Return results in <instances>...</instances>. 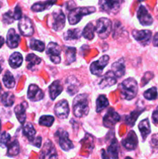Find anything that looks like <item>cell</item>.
Masks as SVG:
<instances>
[{"label": "cell", "instance_id": "cell-1", "mask_svg": "<svg viewBox=\"0 0 158 159\" xmlns=\"http://www.w3.org/2000/svg\"><path fill=\"white\" fill-rule=\"evenodd\" d=\"M73 113L77 118L87 116L89 112L88 98L87 94L77 95L73 100Z\"/></svg>", "mask_w": 158, "mask_h": 159}, {"label": "cell", "instance_id": "cell-2", "mask_svg": "<svg viewBox=\"0 0 158 159\" xmlns=\"http://www.w3.org/2000/svg\"><path fill=\"white\" fill-rule=\"evenodd\" d=\"M120 93L122 98L126 100H131L134 99L138 93L137 82L133 78H129L121 83Z\"/></svg>", "mask_w": 158, "mask_h": 159}, {"label": "cell", "instance_id": "cell-3", "mask_svg": "<svg viewBox=\"0 0 158 159\" xmlns=\"http://www.w3.org/2000/svg\"><path fill=\"white\" fill-rule=\"evenodd\" d=\"M96 11L94 6H88V7H78L76 9H71L68 14V22L71 25L77 24L79 23L81 18L85 16L89 15Z\"/></svg>", "mask_w": 158, "mask_h": 159}, {"label": "cell", "instance_id": "cell-4", "mask_svg": "<svg viewBox=\"0 0 158 159\" xmlns=\"http://www.w3.org/2000/svg\"><path fill=\"white\" fill-rule=\"evenodd\" d=\"M95 31L101 39L107 38L112 31L111 20L105 17L99 19L95 26Z\"/></svg>", "mask_w": 158, "mask_h": 159}, {"label": "cell", "instance_id": "cell-5", "mask_svg": "<svg viewBox=\"0 0 158 159\" xmlns=\"http://www.w3.org/2000/svg\"><path fill=\"white\" fill-rule=\"evenodd\" d=\"M122 0H99V8L102 12L116 14L120 8Z\"/></svg>", "mask_w": 158, "mask_h": 159}, {"label": "cell", "instance_id": "cell-6", "mask_svg": "<svg viewBox=\"0 0 158 159\" xmlns=\"http://www.w3.org/2000/svg\"><path fill=\"white\" fill-rule=\"evenodd\" d=\"M56 138H57L58 144L61 149L64 152H69L72 148H74V144L71 142V141L69 138L68 132L62 129H59L55 134Z\"/></svg>", "mask_w": 158, "mask_h": 159}, {"label": "cell", "instance_id": "cell-7", "mask_svg": "<svg viewBox=\"0 0 158 159\" xmlns=\"http://www.w3.org/2000/svg\"><path fill=\"white\" fill-rule=\"evenodd\" d=\"M60 46L54 42H50L48 43L46 49V53L49 57L50 60L54 64L60 63L61 57H60Z\"/></svg>", "mask_w": 158, "mask_h": 159}, {"label": "cell", "instance_id": "cell-8", "mask_svg": "<svg viewBox=\"0 0 158 159\" xmlns=\"http://www.w3.org/2000/svg\"><path fill=\"white\" fill-rule=\"evenodd\" d=\"M108 61H109V57L108 55H104L96 61L92 62L90 65V71L91 74L97 76L102 75L104 68L108 65Z\"/></svg>", "mask_w": 158, "mask_h": 159}, {"label": "cell", "instance_id": "cell-9", "mask_svg": "<svg viewBox=\"0 0 158 159\" xmlns=\"http://www.w3.org/2000/svg\"><path fill=\"white\" fill-rule=\"evenodd\" d=\"M18 26L22 35L25 37H30L33 34V26L32 21L29 17L23 16L22 18L19 20Z\"/></svg>", "mask_w": 158, "mask_h": 159}, {"label": "cell", "instance_id": "cell-10", "mask_svg": "<svg viewBox=\"0 0 158 159\" xmlns=\"http://www.w3.org/2000/svg\"><path fill=\"white\" fill-rule=\"evenodd\" d=\"M133 37L136 41L139 42L143 46H147L150 44V40L152 38V32L147 30H134L132 32Z\"/></svg>", "mask_w": 158, "mask_h": 159}, {"label": "cell", "instance_id": "cell-11", "mask_svg": "<svg viewBox=\"0 0 158 159\" xmlns=\"http://www.w3.org/2000/svg\"><path fill=\"white\" fill-rule=\"evenodd\" d=\"M120 120V116L114 109L111 108L108 110L103 118V125L107 128H112Z\"/></svg>", "mask_w": 158, "mask_h": 159}, {"label": "cell", "instance_id": "cell-12", "mask_svg": "<svg viewBox=\"0 0 158 159\" xmlns=\"http://www.w3.org/2000/svg\"><path fill=\"white\" fill-rule=\"evenodd\" d=\"M53 24L52 28L54 31H60L64 27L66 17L61 10H55L52 13Z\"/></svg>", "mask_w": 158, "mask_h": 159}, {"label": "cell", "instance_id": "cell-13", "mask_svg": "<svg viewBox=\"0 0 158 159\" xmlns=\"http://www.w3.org/2000/svg\"><path fill=\"white\" fill-rule=\"evenodd\" d=\"M54 113L60 119H66L69 115V106L65 99L59 101L54 107Z\"/></svg>", "mask_w": 158, "mask_h": 159}, {"label": "cell", "instance_id": "cell-14", "mask_svg": "<svg viewBox=\"0 0 158 159\" xmlns=\"http://www.w3.org/2000/svg\"><path fill=\"white\" fill-rule=\"evenodd\" d=\"M137 18L143 26H150L153 23V17L149 13L145 6H139L137 11Z\"/></svg>", "mask_w": 158, "mask_h": 159}, {"label": "cell", "instance_id": "cell-15", "mask_svg": "<svg viewBox=\"0 0 158 159\" xmlns=\"http://www.w3.org/2000/svg\"><path fill=\"white\" fill-rule=\"evenodd\" d=\"M57 154L56 148L50 141L48 140L43 146L41 152H40V158H57Z\"/></svg>", "mask_w": 158, "mask_h": 159}, {"label": "cell", "instance_id": "cell-16", "mask_svg": "<svg viewBox=\"0 0 158 159\" xmlns=\"http://www.w3.org/2000/svg\"><path fill=\"white\" fill-rule=\"evenodd\" d=\"M138 138L136 133L133 130L129 132L125 139L122 141V145L128 151H133L137 147Z\"/></svg>", "mask_w": 158, "mask_h": 159}, {"label": "cell", "instance_id": "cell-17", "mask_svg": "<svg viewBox=\"0 0 158 159\" xmlns=\"http://www.w3.org/2000/svg\"><path fill=\"white\" fill-rule=\"evenodd\" d=\"M44 97L43 92L37 85L32 84L29 86L27 92V98L32 102H37Z\"/></svg>", "mask_w": 158, "mask_h": 159}, {"label": "cell", "instance_id": "cell-18", "mask_svg": "<svg viewBox=\"0 0 158 159\" xmlns=\"http://www.w3.org/2000/svg\"><path fill=\"white\" fill-rule=\"evenodd\" d=\"M104 153L102 154V157L103 158H119V146L116 139H113L110 143L109 146L107 148L106 152L102 150Z\"/></svg>", "mask_w": 158, "mask_h": 159}, {"label": "cell", "instance_id": "cell-19", "mask_svg": "<svg viewBox=\"0 0 158 159\" xmlns=\"http://www.w3.org/2000/svg\"><path fill=\"white\" fill-rule=\"evenodd\" d=\"M116 82H117L116 76L115 75L114 73H113L112 71H108L105 73L103 79H102V80H101V82H99V87H100L101 89H106L108 88V87L116 85Z\"/></svg>", "mask_w": 158, "mask_h": 159}, {"label": "cell", "instance_id": "cell-20", "mask_svg": "<svg viewBox=\"0 0 158 159\" xmlns=\"http://www.w3.org/2000/svg\"><path fill=\"white\" fill-rule=\"evenodd\" d=\"M20 41V37L18 34H16L13 28H11L7 33L6 37V43L9 48H15L19 46Z\"/></svg>", "mask_w": 158, "mask_h": 159}, {"label": "cell", "instance_id": "cell-21", "mask_svg": "<svg viewBox=\"0 0 158 159\" xmlns=\"http://www.w3.org/2000/svg\"><path fill=\"white\" fill-rule=\"evenodd\" d=\"M79 89V82L74 76H69L66 79V89L70 96H74Z\"/></svg>", "mask_w": 158, "mask_h": 159}, {"label": "cell", "instance_id": "cell-22", "mask_svg": "<svg viewBox=\"0 0 158 159\" xmlns=\"http://www.w3.org/2000/svg\"><path fill=\"white\" fill-rule=\"evenodd\" d=\"M112 71L114 73L116 78H121L125 75V66L124 58H120L112 65Z\"/></svg>", "mask_w": 158, "mask_h": 159}, {"label": "cell", "instance_id": "cell-23", "mask_svg": "<svg viewBox=\"0 0 158 159\" xmlns=\"http://www.w3.org/2000/svg\"><path fill=\"white\" fill-rule=\"evenodd\" d=\"M63 91V85L60 80H56L49 86L50 97L52 100H54Z\"/></svg>", "mask_w": 158, "mask_h": 159}, {"label": "cell", "instance_id": "cell-24", "mask_svg": "<svg viewBox=\"0 0 158 159\" xmlns=\"http://www.w3.org/2000/svg\"><path fill=\"white\" fill-rule=\"evenodd\" d=\"M27 108V103L26 102H22L20 105H17L14 109V112L16 116L17 120L20 124H24L26 120V110Z\"/></svg>", "mask_w": 158, "mask_h": 159}, {"label": "cell", "instance_id": "cell-25", "mask_svg": "<svg viewBox=\"0 0 158 159\" xmlns=\"http://www.w3.org/2000/svg\"><path fill=\"white\" fill-rule=\"evenodd\" d=\"M57 0H46L45 2H39L35 3L31 7V9L33 12H41V11L47 10L54 6Z\"/></svg>", "mask_w": 158, "mask_h": 159}, {"label": "cell", "instance_id": "cell-26", "mask_svg": "<svg viewBox=\"0 0 158 159\" xmlns=\"http://www.w3.org/2000/svg\"><path fill=\"white\" fill-rule=\"evenodd\" d=\"M82 32L79 28L70 29L64 34V39L65 40H76L81 38Z\"/></svg>", "mask_w": 158, "mask_h": 159}, {"label": "cell", "instance_id": "cell-27", "mask_svg": "<svg viewBox=\"0 0 158 159\" xmlns=\"http://www.w3.org/2000/svg\"><path fill=\"white\" fill-rule=\"evenodd\" d=\"M138 127H139V130L141 133V136H142L143 140L145 141L147 137H148V135L150 134V132H151L149 120L145 119L143 120H142L139 124Z\"/></svg>", "mask_w": 158, "mask_h": 159}, {"label": "cell", "instance_id": "cell-28", "mask_svg": "<svg viewBox=\"0 0 158 159\" xmlns=\"http://www.w3.org/2000/svg\"><path fill=\"white\" fill-rule=\"evenodd\" d=\"M23 56L20 53L14 52L9 57V64L12 68H17L21 66V65L23 64Z\"/></svg>", "mask_w": 158, "mask_h": 159}, {"label": "cell", "instance_id": "cell-29", "mask_svg": "<svg viewBox=\"0 0 158 159\" xmlns=\"http://www.w3.org/2000/svg\"><path fill=\"white\" fill-rule=\"evenodd\" d=\"M23 134L27 138L29 142L33 141V139L35 138L36 130L34 129L33 126L31 123H28V124H25L23 129Z\"/></svg>", "mask_w": 158, "mask_h": 159}, {"label": "cell", "instance_id": "cell-30", "mask_svg": "<svg viewBox=\"0 0 158 159\" xmlns=\"http://www.w3.org/2000/svg\"><path fill=\"white\" fill-rule=\"evenodd\" d=\"M26 61L27 64V68L28 69L33 70V67H35L36 65H40V62H41V58L39 57L38 56H37L34 54H29L26 55Z\"/></svg>", "mask_w": 158, "mask_h": 159}, {"label": "cell", "instance_id": "cell-31", "mask_svg": "<svg viewBox=\"0 0 158 159\" xmlns=\"http://www.w3.org/2000/svg\"><path fill=\"white\" fill-rule=\"evenodd\" d=\"M94 31H95V27L93 25V23H89L86 25L85 29L82 31V36L87 40H91L94 39Z\"/></svg>", "mask_w": 158, "mask_h": 159}, {"label": "cell", "instance_id": "cell-32", "mask_svg": "<svg viewBox=\"0 0 158 159\" xmlns=\"http://www.w3.org/2000/svg\"><path fill=\"white\" fill-rule=\"evenodd\" d=\"M1 102L5 107H12L14 103V101H15V96L12 94V93H9V92H6V93H2L1 96Z\"/></svg>", "mask_w": 158, "mask_h": 159}, {"label": "cell", "instance_id": "cell-33", "mask_svg": "<svg viewBox=\"0 0 158 159\" xmlns=\"http://www.w3.org/2000/svg\"><path fill=\"white\" fill-rule=\"evenodd\" d=\"M20 153V144L18 141L14 140L12 142H9L8 144L7 155L9 157H14Z\"/></svg>", "mask_w": 158, "mask_h": 159}, {"label": "cell", "instance_id": "cell-34", "mask_svg": "<svg viewBox=\"0 0 158 159\" xmlns=\"http://www.w3.org/2000/svg\"><path fill=\"white\" fill-rule=\"evenodd\" d=\"M2 82L5 86L7 89H12L15 86V79H14L13 75H12V74L9 71H7L5 73L2 78Z\"/></svg>", "mask_w": 158, "mask_h": 159}, {"label": "cell", "instance_id": "cell-35", "mask_svg": "<svg viewBox=\"0 0 158 159\" xmlns=\"http://www.w3.org/2000/svg\"><path fill=\"white\" fill-rule=\"evenodd\" d=\"M108 106V100L107 99V98L104 95H101L98 97L97 100H96V112L100 113L104 109L106 108Z\"/></svg>", "mask_w": 158, "mask_h": 159}, {"label": "cell", "instance_id": "cell-36", "mask_svg": "<svg viewBox=\"0 0 158 159\" xmlns=\"http://www.w3.org/2000/svg\"><path fill=\"white\" fill-rule=\"evenodd\" d=\"M65 57H66V64L70 65L76 60V49L74 48H67L65 49Z\"/></svg>", "mask_w": 158, "mask_h": 159}, {"label": "cell", "instance_id": "cell-37", "mask_svg": "<svg viewBox=\"0 0 158 159\" xmlns=\"http://www.w3.org/2000/svg\"><path fill=\"white\" fill-rule=\"evenodd\" d=\"M29 47L33 51H39V52H43L45 49V44L43 42L40 41L36 39H32L29 43Z\"/></svg>", "mask_w": 158, "mask_h": 159}, {"label": "cell", "instance_id": "cell-38", "mask_svg": "<svg viewBox=\"0 0 158 159\" xmlns=\"http://www.w3.org/2000/svg\"><path fill=\"white\" fill-rule=\"evenodd\" d=\"M143 96L147 100H154L157 98V89H156V87H152V88L149 89L147 91L144 92Z\"/></svg>", "mask_w": 158, "mask_h": 159}, {"label": "cell", "instance_id": "cell-39", "mask_svg": "<svg viewBox=\"0 0 158 159\" xmlns=\"http://www.w3.org/2000/svg\"><path fill=\"white\" fill-rule=\"evenodd\" d=\"M54 122V117L52 116H42L39 120V124L41 126L50 127Z\"/></svg>", "mask_w": 158, "mask_h": 159}, {"label": "cell", "instance_id": "cell-40", "mask_svg": "<svg viewBox=\"0 0 158 159\" xmlns=\"http://www.w3.org/2000/svg\"><path fill=\"white\" fill-rule=\"evenodd\" d=\"M11 140V136L7 133V132L4 131L0 135V147L5 148L8 147V144H9Z\"/></svg>", "mask_w": 158, "mask_h": 159}, {"label": "cell", "instance_id": "cell-41", "mask_svg": "<svg viewBox=\"0 0 158 159\" xmlns=\"http://www.w3.org/2000/svg\"><path fill=\"white\" fill-rule=\"evenodd\" d=\"M143 110H135V111H133V113L130 114V116H128V118H127V120H126V124H129V125L130 124V126H133L134 125L135 122H136V119L138 118V116H139V115L141 113H142Z\"/></svg>", "mask_w": 158, "mask_h": 159}, {"label": "cell", "instance_id": "cell-42", "mask_svg": "<svg viewBox=\"0 0 158 159\" xmlns=\"http://www.w3.org/2000/svg\"><path fill=\"white\" fill-rule=\"evenodd\" d=\"M15 20V17H14L13 12H11V11H9V12H6V13L3 15V22L7 24H10V23H12Z\"/></svg>", "mask_w": 158, "mask_h": 159}, {"label": "cell", "instance_id": "cell-43", "mask_svg": "<svg viewBox=\"0 0 158 159\" xmlns=\"http://www.w3.org/2000/svg\"><path fill=\"white\" fill-rule=\"evenodd\" d=\"M13 14H14V17H15V20H20V19L22 18V16H23L21 8L20 7L19 5H17V6H15V10H14L13 12Z\"/></svg>", "mask_w": 158, "mask_h": 159}, {"label": "cell", "instance_id": "cell-44", "mask_svg": "<svg viewBox=\"0 0 158 159\" xmlns=\"http://www.w3.org/2000/svg\"><path fill=\"white\" fill-rule=\"evenodd\" d=\"M41 142H42V138L40 137H37V138H34L33 141H31V144L33 146H36L37 148L41 147Z\"/></svg>", "mask_w": 158, "mask_h": 159}, {"label": "cell", "instance_id": "cell-45", "mask_svg": "<svg viewBox=\"0 0 158 159\" xmlns=\"http://www.w3.org/2000/svg\"><path fill=\"white\" fill-rule=\"evenodd\" d=\"M152 120L155 125L158 126V107H156V110L153 111V115H152Z\"/></svg>", "mask_w": 158, "mask_h": 159}, {"label": "cell", "instance_id": "cell-46", "mask_svg": "<svg viewBox=\"0 0 158 159\" xmlns=\"http://www.w3.org/2000/svg\"><path fill=\"white\" fill-rule=\"evenodd\" d=\"M151 144L154 147H158V134L153 135L151 138Z\"/></svg>", "mask_w": 158, "mask_h": 159}, {"label": "cell", "instance_id": "cell-47", "mask_svg": "<svg viewBox=\"0 0 158 159\" xmlns=\"http://www.w3.org/2000/svg\"><path fill=\"white\" fill-rule=\"evenodd\" d=\"M153 43L155 47L158 48V33H156V34H155L154 37H153Z\"/></svg>", "mask_w": 158, "mask_h": 159}, {"label": "cell", "instance_id": "cell-48", "mask_svg": "<svg viewBox=\"0 0 158 159\" xmlns=\"http://www.w3.org/2000/svg\"><path fill=\"white\" fill-rule=\"evenodd\" d=\"M3 64H4V61L2 58H0V74L3 69Z\"/></svg>", "mask_w": 158, "mask_h": 159}, {"label": "cell", "instance_id": "cell-49", "mask_svg": "<svg viewBox=\"0 0 158 159\" xmlns=\"http://www.w3.org/2000/svg\"><path fill=\"white\" fill-rule=\"evenodd\" d=\"M4 43H5V39L3 38L2 37H1V36H0V48L3 46Z\"/></svg>", "mask_w": 158, "mask_h": 159}, {"label": "cell", "instance_id": "cell-50", "mask_svg": "<svg viewBox=\"0 0 158 159\" xmlns=\"http://www.w3.org/2000/svg\"><path fill=\"white\" fill-rule=\"evenodd\" d=\"M1 127H2V124H1V120H0V131H1Z\"/></svg>", "mask_w": 158, "mask_h": 159}, {"label": "cell", "instance_id": "cell-51", "mask_svg": "<svg viewBox=\"0 0 158 159\" xmlns=\"http://www.w3.org/2000/svg\"><path fill=\"white\" fill-rule=\"evenodd\" d=\"M1 91H2V89L1 85H0V92H1Z\"/></svg>", "mask_w": 158, "mask_h": 159}, {"label": "cell", "instance_id": "cell-52", "mask_svg": "<svg viewBox=\"0 0 158 159\" xmlns=\"http://www.w3.org/2000/svg\"><path fill=\"white\" fill-rule=\"evenodd\" d=\"M138 2H143V1H144V0H137Z\"/></svg>", "mask_w": 158, "mask_h": 159}]
</instances>
